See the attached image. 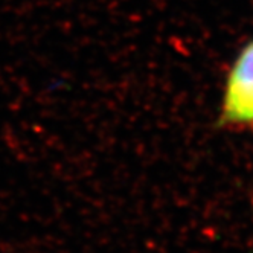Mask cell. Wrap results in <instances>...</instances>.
<instances>
[{
	"label": "cell",
	"instance_id": "cell-1",
	"mask_svg": "<svg viewBox=\"0 0 253 253\" xmlns=\"http://www.w3.org/2000/svg\"><path fill=\"white\" fill-rule=\"evenodd\" d=\"M221 122L224 125H253V42L235 60L224 88Z\"/></svg>",
	"mask_w": 253,
	"mask_h": 253
}]
</instances>
